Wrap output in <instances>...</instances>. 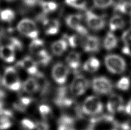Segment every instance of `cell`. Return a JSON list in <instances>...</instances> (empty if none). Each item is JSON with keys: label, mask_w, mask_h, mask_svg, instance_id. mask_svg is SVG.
<instances>
[{"label": "cell", "mask_w": 131, "mask_h": 130, "mask_svg": "<svg viewBox=\"0 0 131 130\" xmlns=\"http://www.w3.org/2000/svg\"><path fill=\"white\" fill-rule=\"evenodd\" d=\"M17 29L21 34L30 38H37L39 36V31L36 23L29 18H24L20 21Z\"/></svg>", "instance_id": "6"}, {"label": "cell", "mask_w": 131, "mask_h": 130, "mask_svg": "<svg viewBox=\"0 0 131 130\" xmlns=\"http://www.w3.org/2000/svg\"><path fill=\"white\" fill-rule=\"evenodd\" d=\"M69 74V69L65 64L58 62L53 66L52 70V77L59 84H64Z\"/></svg>", "instance_id": "11"}, {"label": "cell", "mask_w": 131, "mask_h": 130, "mask_svg": "<svg viewBox=\"0 0 131 130\" xmlns=\"http://www.w3.org/2000/svg\"><path fill=\"white\" fill-rule=\"evenodd\" d=\"M130 24H131V16H130Z\"/></svg>", "instance_id": "44"}, {"label": "cell", "mask_w": 131, "mask_h": 130, "mask_svg": "<svg viewBox=\"0 0 131 130\" xmlns=\"http://www.w3.org/2000/svg\"><path fill=\"white\" fill-rule=\"evenodd\" d=\"M12 125L11 119L9 118L0 116V130H5L10 128Z\"/></svg>", "instance_id": "37"}, {"label": "cell", "mask_w": 131, "mask_h": 130, "mask_svg": "<svg viewBox=\"0 0 131 130\" xmlns=\"http://www.w3.org/2000/svg\"><path fill=\"white\" fill-rule=\"evenodd\" d=\"M92 88L95 93L100 95H107L111 93L113 89L112 81L104 76H99L93 79L92 82Z\"/></svg>", "instance_id": "8"}, {"label": "cell", "mask_w": 131, "mask_h": 130, "mask_svg": "<svg viewBox=\"0 0 131 130\" xmlns=\"http://www.w3.org/2000/svg\"><path fill=\"white\" fill-rule=\"evenodd\" d=\"M7 1H9V2H12V1H15V0H6Z\"/></svg>", "instance_id": "43"}, {"label": "cell", "mask_w": 131, "mask_h": 130, "mask_svg": "<svg viewBox=\"0 0 131 130\" xmlns=\"http://www.w3.org/2000/svg\"><path fill=\"white\" fill-rule=\"evenodd\" d=\"M68 6L81 10H85L88 5L87 0H65Z\"/></svg>", "instance_id": "30"}, {"label": "cell", "mask_w": 131, "mask_h": 130, "mask_svg": "<svg viewBox=\"0 0 131 130\" xmlns=\"http://www.w3.org/2000/svg\"><path fill=\"white\" fill-rule=\"evenodd\" d=\"M82 16L80 14H71L66 18V24L70 29H73L82 36H88V30L82 24Z\"/></svg>", "instance_id": "7"}, {"label": "cell", "mask_w": 131, "mask_h": 130, "mask_svg": "<svg viewBox=\"0 0 131 130\" xmlns=\"http://www.w3.org/2000/svg\"><path fill=\"white\" fill-rule=\"evenodd\" d=\"M10 46L15 49L21 50L23 49V43L18 38L9 36L3 31L0 32V46Z\"/></svg>", "instance_id": "14"}, {"label": "cell", "mask_w": 131, "mask_h": 130, "mask_svg": "<svg viewBox=\"0 0 131 130\" xmlns=\"http://www.w3.org/2000/svg\"><path fill=\"white\" fill-rule=\"evenodd\" d=\"M2 82L5 87L14 91L20 90L21 87L17 72L12 67H9L5 69Z\"/></svg>", "instance_id": "4"}, {"label": "cell", "mask_w": 131, "mask_h": 130, "mask_svg": "<svg viewBox=\"0 0 131 130\" xmlns=\"http://www.w3.org/2000/svg\"><path fill=\"white\" fill-rule=\"evenodd\" d=\"M104 62L107 70L113 74H121L127 69L125 60L118 55H107L104 59Z\"/></svg>", "instance_id": "2"}, {"label": "cell", "mask_w": 131, "mask_h": 130, "mask_svg": "<svg viewBox=\"0 0 131 130\" xmlns=\"http://www.w3.org/2000/svg\"><path fill=\"white\" fill-rule=\"evenodd\" d=\"M118 44L117 37L112 32H109L106 34L103 41V47L107 51H111L116 48Z\"/></svg>", "instance_id": "18"}, {"label": "cell", "mask_w": 131, "mask_h": 130, "mask_svg": "<svg viewBox=\"0 0 131 130\" xmlns=\"http://www.w3.org/2000/svg\"><path fill=\"white\" fill-rule=\"evenodd\" d=\"M32 102V99L29 97H22L17 102L14 103L13 107L16 110L20 112H24Z\"/></svg>", "instance_id": "28"}, {"label": "cell", "mask_w": 131, "mask_h": 130, "mask_svg": "<svg viewBox=\"0 0 131 130\" xmlns=\"http://www.w3.org/2000/svg\"><path fill=\"white\" fill-rule=\"evenodd\" d=\"M40 5L43 13L45 14H48L55 11L58 8V4L53 1H40L39 4Z\"/></svg>", "instance_id": "29"}, {"label": "cell", "mask_w": 131, "mask_h": 130, "mask_svg": "<svg viewBox=\"0 0 131 130\" xmlns=\"http://www.w3.org/2000/svg\"><path fill=\"white\" fill-rule=\"evenodd\" d=\"M100 67V62L97 58L91 57L86 60L83 65V69L89 73H94L98 70Z\"/></svg>", "instance_id": "23"}, {"label": "cell", "mask_w": 131, "mask_h": 130, "mask_svg": "<svg viewBox=\"0 0 131 130\" xmlns=\"http://www.w3.org/2000/svg\"><path fill=\"white\" fill-rule=\"evenodd\" d=\"M68 47V43L64 37L53 42L51 48L52 53L56 56H61L66 51Z\"/></svg>", "instance_id": "22"}, {"label": "cell", "mask_w": 131, "mask_h": 130, "mask_svg": "<svg viewBox=\"0 0 131 130\" xmlns=\"http://www.w3.org/2000/svg\"><path fill=\"white\" fill-rule=\"evenodd\" d=\"M114 130H118V129H114Z\"/></svg>", "instance_id": "45"}, {"label": "cell", "mask_w": 131, "mask_h": 130, "mask_svg": "<svg viewBox=\"0 0 131 130\" xmlns=\"http://www.w3.org/2000/svg\"><path fill=\"white\" fill-rule=\"evenodd\" d=\"M115 12L121 13L123 15L131 16V1H123L115 5L114 6Z\"/></svg>", "instance_id": "25"}, {"label": "cell", "mask_w": 131, "mask_h": 130, "mask_svg": "<svg viewBox=\"0 0 131 130\" xmlns=\"http://www.w3.org/2000/svg\"><path fill=\"white\" fill-rule=\"evenodd\" d=\"M73 95L70 92V88L62 87L58 88L55 99V103L63 108H67L74 105Z\"/></svg>", "instance_id": "9"}, {"label": "cell", "mask_w": 131, "mask_h": 130, "mask_svg": "<svg viewBox=\"0 0 131 130\" xmlns=\"http://www.w3.org/2000/svg\"><path fill=\"white\" fill-rule=\"evenodd\" d=\"M83 113L89 116L99 115L104 110V105L99 97L96 96L88 97L82 105Z\"/></svg>", "instance_id": "3"}, {"label": "cell", "mask_w": 131, "mask_h": 130, "mask_svg": "<svg viewBox=\"0 0 131 130\" xmlns=\"http://www.w3.org/2000/svg\"><path fill=\"white\" fill-rule=\"evenodd\" d=\"M119 127L122 130H131V121H127L121 124Z\"/></svg>", "instance_id": "41"}, {"label": "cell", "mask_w": 131, "mask_h": 130, "mask_svg": "<svg viewBox=\"0 0 131 130\" xmlns=\"http://www.w3.org/2000/svg\"><path fill=\"white\" fill-rule=\"evenodd\" d=\"M82 48L87 53H97L101 48V40L98 36L95 35L87 36L84 40Z\"/></svg>", "instance_id": "13"}, {"label": "cell", "mask_w": 131, "mask_h": 130, "mask_svg": "<svg viewBox=\"0 0 131 130\" xmlns=\"http://www.w3.org/2000/svg\"><path fill=\"white\" fill-rule=\"evenodd\" d=\"M16 66L21 67L30 75H35L38 72L37 62L31 57L25 56L23 60L18 61Z\"/></svg>", "instance_id": "15"}, {"label": "cell", "mask_w": 131, "mask_h": 130, "mask_svg": "<svg viewBox=\"0 0 131 130\" xmlns=\"http://www.w3.org/2000/svg\"><path fill=\"white\" fill-rule=\"evenodd\" d=\"M15 18V13L9 9H6L0 12V19L6 22H12Z\"/></svg>", "instance_id": "31"}, {"label": "cell", "mask_w": 131, "mask_h": 130, "mask_svg": "<svg viewBox=\"0 0 131 130\" xmlns=\"http://www.w3.org/2000/svg\"><path fill=\"white\" fill-rule=\"evenodd\" d=\"M36 77L35 79L36 80L37 84H38L39 90H41L42 94H46V92L47 91L50 84L47 79L46 76H44V74L40 72H37L36 75Z\"/></svg>", "instance_id": "27"}, {"label": "cell", "mask_w": 131, "mask_h": 130, "mask_svg": "<svg viewBox=\"0 0 131 130\" xmlns=\"http://www.w3.org/2000/svg\"><path fill=\"white\" fill-rule=\"evenodd\" d=\"M85 21L89 28L94 32L102 31L105 28L106 24V20L103 16L89 10H86Z\"/></svg>", "instance_id": "5"}, {"label": "cell", "mask_w": 131, "mask_h": 130, "mask_svg": "<svg viewBox=\"0 0 131 130\" xmlns=\"http://www.w3.org/2000/svg\"><path fill=\"white\" fill-rule=\"evenodd\" d=\"M66 61L67 65L70 68L77 72L81 64L80 53L74 51L70 52L66 58Z\"/></svg>", "instance_id": "17"}, {"label": "cell", "mask_w": 131, "mask_h": 130, "mask_svg": "<svg viewBox=\"0 0 131 130\" xmlns=\"http://www.w3.org/2000/svg\"><path fill=\"white\" fill-rule=\"evenodd\" d=\"M130 86V79L128 77H123L119 80L116 84V87L121 90H127Z\"/></svg>", "instance_id": "34"}, {"label": "cell", "mask_w": 131, "mask_h": 130, "mask_svg": "<svg viewBox=\"0 0 131 130\" xmlns=\"http://www.w3.org/2000/svg\"><path fill=\"white\" fill-rule=\"evenodd\" d=\"M130 1H131V0H130Z\"/></svg>", "instance_id": "46"}, {"label": "cell", "mask_w": 131, "mask_h": 130, "mask_svg": "<svg viewBox=\"0 0 131 130\" xmlns=\"http://www.w3.org/2000/svg\"><path fill=\"white\" fill-rule=\"evenodd\" d=\"M121 40L125 46H131V27L123 32L121 35Z\"/></svg>", "instance_id": "38"}, {"label": "cell", "mask_w": 131, "mask_h": 130, "mask_svg": "<svg viewBox=\"0 0 131 130\" xmlns=\"http://www.w3.org/2000/svg\"><path fill=\"white\" fill-rule=\"evenodd\" d=\"M44 32L47 35H55L59 31L60 23L57 19H48L45 18L42 21Z\"/></svg>", "instance_id": "16"}, {"label": "cell", "mask_w": 131, "mask_h": 130, "mask_svg": "<svg viewBox=\"0 0 131 130\" xmlns=\"http://www.w3.org/2000/svg\"><path fill=\"white\" fill-rule=\"evenodd\" d=\"M40 1L41 0H23V2L25 6L29 8H33L39 4Z\"/></svg>", "instance_id": "39"}, {"label": "cell", "mask_w": 131, "mask_h": 130, "mask_svg": "<svg viewBox=\"0 0 131 130\" xmlns=\"http://www.w3.org/2000/svg\"><path fill=\"white\" fill-rule=\"evenodd\" d=\"M23 90L28 94H32L39 90V87L35 78L29 77L25 81L23 85Z\"/></svg>", "instance_id": "24"}, {"label": "cell", "mask_w": 131, "mask_h": 130, "mask_svg": "<svg viewBox=\"0 0 131 130\" xmlns=\"http://www.w3.org/2000/svg\"><path fill=\"white\" fill-rule=\"evenodd\" d=\"M125 111L128 115L131 116V99L127 105L125 106Z\"/></svg>", "instance_id": "42"}, {"label": "cell", "mask_w": 131, "mask_h": 130, "mask_svg": "<svg viewBox=\"0 0 131 130\" xmlns=\"http://www.w3.org/2000/svg\"><path fill=\"white\" fill-rule=\"evenodd\" d=\"M94 6L100 9L109 8L114 4V0H93Z\"/></svg>", "instance_id": "33"}, {"label": "cell", "mask_w": 131, "mask_h": 130, "mask_svg": "<svg viewBox=\"0 0 131 130\" xmlns=\"http://www.w3.org/2000/svg\"><path fill=\"white\" fill-rule=\"evenodd\" d=\"M64 38L66 39L68 44L71 48H73L82 46L84 40H85L83 36L79 35L78 34H74L70 36H66Z\"/></svg>", "instance_id": "26"}, {"label": "cell", "mask_w": 131, "mask_h": 130, "mask_svg": "<svg viewBox=\"0 0 131 130\" xmlns=\"http://www.w3.org/2000/svg\"><path fill=\"white\" fill-rule=\"evenodd\" d=\"M29 50L35 57L38 56L47 52L43 41L38 38L34 39L29 44Z\"/></svg>", "instance_id": "21"}, {"label": "cell", "mask_w": 131, "mask_h": 130, "mask_svg": "<svg viewBox=\"0 0 131 130\" xmlns=\"http://www.w3.org/2000/svg\"><path fill=\"white\" fill-rule=\"evenodd\" d=\"M118 123L110 115L93 118L89 124L90 130H114L118 129Z\"/></svg>", "instance_id": "1"}, {"label": "cell", "mask_w": 131, "mask_h": 130, "mask_svg": "<svg viewBox=\"0 0 131 130\" xmlns=\"http://www.w3.org/2000/svg\"><path fill=\"white\" fill-rule=\"evenodd\" d=\"M89 81L82 75H77L70 86V92L74 96H80L83 95L89 87Z\"/></svg>", "instance_id": "10"}, {"label": "cell", "mask_w": 131, "mask_h": 130, "mask_svg": "<svg viewBox=\"0 0 131 130\" xmlns=\"http://www.w3.org/2000/svg\"><path fill=\"white\" fill-rule=\"evenodd\" d=\"M106 108L111 113H116L125 110L124 99L120 95L113 94L110 96L107 102Z\"/></svg>", "instance_id": "12"}, {"label": "cell", "mask_w": 131, "mask_h": 130, "mask_svg": "<svg viewBox=\"0 0 131 130\" xmlns=\"http://www.w3.org/2000/svg\"><path fill=\"white\" fill-rule=\"evenodd\" d=\"M0 57L8 63L14 62L15 60V49L10 46H0Z\"/></svg>", "instance_id": "20"}, {"label": "cell", "mask_w": 131, "mask_h": 130, "mask_svg": "<svg viewBox=\"0 0 131 130\" xmlns=\"http://www.w3.org/2000/svg\"><path fill=\"white\" fill-rule=\"evenodd\" d=\"M40 114L44 120H48L52 117V111L50 107L46 104H42L39 107Z\"/></svg>", "instance_id": "32"}, {"label": "cell", "mask_w": 131, "mask_h": 130, "mask_svg": "<svg viewBox=\"0 0 131 130\" xmlns=\"http://www.w3.org/2000/svg\"><path fill=\"white\" fill-rule=\"evenodd\" d=\"M21 127L23 130H34L36 128V124L31 120L24 119L21 121Z\"/></svg>", "instance_id": "36"}, {"label": "cell", "mask_w": 131, "mask_h": 130, "mask_svg": "<svg viewBox=\"0 0 131 130\" xmlns=\"http://www.w3.org/2000/svg\"><path fill=\"white\" fill-rule=\"evenodd\" d=\"M36 130H49L48 125L45 122H37L36 124Z\"/></svg>", "instance_id": "40"}, {"label": "cell", "mask_w": 131, "mask_h": 130, "mask_svg": "<svg viewBox=\"0 0 131 130\" xmlns=\"http://www.w3.org/2000/svg\"><path fill=\"white\" fill-rule=\"evenodd\" d=\"M126 26V21L124 18L120 15H115L112 16L109 20V27L111 32H114L123 29Z\"/></svg>", "instance_id": "19"}, {"label": "cell", "mask_w": 131, "mask_h": 130, "mask_svg": "<svg viewBox=\"0 0 131 130\" xmlns=\"http://www.w3.org/2000/svg\"><path fill=\"white\" fill-rule=\"evenodd\" d=\"M36 59V62L40 64L43 66H47L51 60V56L47 52L43 53L38 56L35 57Z\"/></svg>", "instance_id": "35"}]
</instances>
